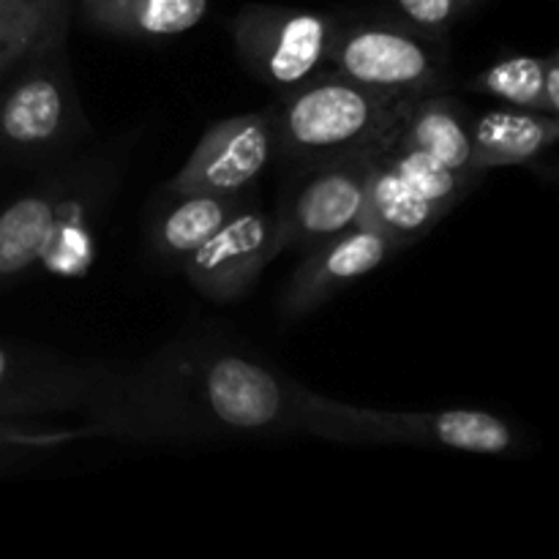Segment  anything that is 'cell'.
I'll list each match as a JSON object with an SVG mask.
<instances>
[{"label":"cell","mask_w":559,"mask_h":559,"mask_svg":"<svg viewBox=\"0 0 559 559\" xmlns=\"http://www.w3.org/2000/svg\"><path fill=\"white\" fill-rule=\"evenodd\" d=\"M115 437L140 442L317 437L377 445L364 407L320 396L233 347L183 342L123 369Z\"/></svg>","instance_id":"obj_1"},{"label":"cell","mask_w":559,"mask_h":559,"mask_svg":"<svg viewBox=\"0 0 559 559\" xmlns=\"http://www.w3.org/2000/svg\"><path fill=\"white\" fill-rule=\"evenodd\" d=\"M126 173V142L66 158L0 207V289L33 271L82 278L98 254V229Z\"/></svg>","instance_id":"obj_2"},{"label":"cell","mask_w":559,"mask_h":559,"mask_svg":"<svg viewBox=\"0 0 559 559\" xmlns=\"http://www.w3.org/2000/svg\"><path fill=\"white\" fill-rule=\"evenodd\" d=\"M415 98L322 69L267 107L276 153L293 167L377 156L402 134Z\"/></svg>","instance_id":"obj_3"},{"label":"cell","mask_w":559,"mask_h":559,"mask_svg":"<svg viewBox=\"0 0 559 559\" xmlns=\"http://www.w3.org/2000/svg\"><path fill=\"white\" fill-rule=\"evenodd\" d=\"M91 140L66 44L44 49L0 82V162L38 167L66 162Z\"/></svg>","instance_id":"obj_4"},{"label":"cell","mask_w":559,"mask_h":559,"mask_svg":"<svg viewBox=\"0 0 559 559\" xmlns=\"http://www.w3.org/2000/svg\"><path fill=\"white\" fill-rule=\"evenodd\" d=\"M442 38L407 20H336L325 69L382 93H442L451 82Z\"/></svg>","instance_id":"obj_5"},{"label":"cell","mask_w":559,"mask_h":559,"mask_svg":"<svg viewBox=\"0 0 559 559\" xmlns=\"http://www.w3.org/2000/svg\"><path fill=\"white\" fill-rule=\"evenodd\" d=\"M333 25L320 11L254 3L235 14L229 33L243 69L287 93L325 69Z\"/></svg>","instance_id":"obj_6"},{"label":"cell","mask_w":559,"mask_h":559,"mask_svg":"<svg viewBox=\"0 0 559 559\" xmlns=\"http://www.w3.org/2000/svg\"><path fill=\"white\" fill-rule=\"evenodd\" d=\"M371 162L374 156L293 167L295 178L284 189L273 218V254L309 251L364 222Z\"/></svg>","instance_id":"obj_7"},{"label":"cell","mask_w":559,"mask_h":559,"mask_svg":"<svg viewBox=\"0 0 559 559\" xmlns=\"http://www.w3.org/2000/svg\"><path fill=\"white\" fill-rule=\"evenodd\" d=\"M276 156L271 112H246L207 126L164 194H243Z\"/></svg>","instance_id":"obj_8"},{"label":"cell","mask_w":559,"mask_h":559,"mask_svg":"<svg viewBox=\"0 0 559 559\" xmlns=\"http://www.w3.org/2000/svg\"><path fill=\"white\" fill-rule=\"evenodd\" d=\"M273 260V218L260 207L243 205L178 267L202 298L238 304Z\"/></svg>","instance_id":"obj_9"},{"label":"cell","mask_w":559,"mask_h":559,"mask_svg":"<svg viewBox=\"0 0 559 559\" xmlns=\"http://www.w3.org/2000/svg\"><path fill=\"white\" fill-rule=\"evenodd\" d=\"M399 251L402 249L388 235L366 222L311 246L284 287L282 304H278L282 320H304L322 304H328L338 289L369 276Z\"/></svg>","instance_id":"obj_10"},{"label":"cell","mask_w":559,"mask_h":559,"mask_svg":"<svg viewBox=\"0 0 559 559\" xmlns=\"http://www.w3.org/2000/svg\"><path fill=\"white\" fill-rule=\"evenodd\" d=\"M364 409L377 435V445L448 448L484 456H513L522 448L516 426L484 409Z\"/></svg>","instance_id":"obj_11"},{"label":"cell","mask_w":559,"mask_h":559,"mask_svg":"<svg viewBox=\"0 0 559 559\" xmlns=\"http://www.w3.org/2000/svg\"><path fill=\"white\" fill-rule=\"evenodd\" d=\"M559 118L535 109L500 107L473 118V151L478 173L533 164L557 145Z\"/></svg>","instance_id":"obj_12"},{"label":"cell","mask_w":559,"mask_h":559,"mask_svg":"<svg viewBox=\"0 0 559 559\" xmlns=\"http://www.w3.org/2000/svg\"><path fill=\"white\" fill-rule=\"evenodd\" d=\"M164 197L169 200V205H164L153 216L151 229H147V243L158 260L175 267L246 205L243 194L189 191V194Z\"/></svg>","instance_id":"obj_13"},{"label":"cell","mask_w":559,"mask_h":559,"mask_svg":"<svg viewBox=\"0 0 559 559\" xmlns=\"http://www.w3.org/2000/svg\"><path fill=\"white\" fill-rule=\"evenodd\" d=\"M399 140L429 153L453 173L478 183L480 173L475 167L473 151V115L467 104L459 98L445 96V93L415 98Z\"/></svg>","instance_id":"obj_14"},{"label":"cell","mask_w":559,"mask_h":559,"mask_svg":"<svg viewBox=\"0 0 559 559\" xmlns=\"http://www.w3.org/2000/svg\"><path fill=\"white\" fill-rule=\"evenodd\" d=\"M442 216L445 213L440 207L424 200L393 169V164L382 153H377L369 169V183H366V224L380 229L382 235H388L404 251L415 240L424 238L429 229H435V224Z\"/></svg>","instance_id":"obj_15"},{"label":"cell","mask_w":559,"mask_h":559,"mask_svg":"<svg viewBox=\"0 0 559 559\" xmlns=\"http://www.w3.org/2000/svg\"><path fill=\"white\" fill-rule=\"evenodd\" d=\"M211 0H80L96 31L120 38H173L200 25Z\"/></svg>","instance_id":"obj_16"},{"label":"cell","mask_w":559,"mask_h":559,"mask_svg":"<svg viewBox=\"0 0 559 559\" xmlns=\"http://www.w3.org/2000/svg\"><path fill=\"white\" fill-rule=\"evenodd\" d=\"M74 0H0V82L41 55L66 44Z\"/></svg>","instance_id":"obj_17"},{"label":"cell","mask_w":559,"mask_h":559,"mask_svg":"<svg viewBox=\"0 0 559 559\" xmlns=\"http://www.w3.org/2000/svg\"><path fill=\"white\" fill-rule=\"evenodd\" d=\"M469 87L497 98L506 107L535 109L559 115V60L557 52L546 58L508 55L469 80Z\"/></svg>","instance_id":"obj_18"},{"label":"cell","mask_w":559,"mask_h":559,"mask_svg":"<svg viewBox=\"0 0 559 559\" xmlns=\"http://www.w3.org/2000/svg\"><path fill=\"white\" fill-rule=\"evenodd\" d=\"M382 156L393 164V169H396L424 200H429L431 205L440 207L445 216L469 194V191H473L475 186V180L453 173L451 167L437 162L435 156L407 145V142H402L399 136L382 151Z\"/></svg>","instance_id":"obj_19"},{"label":"cell","mask_w":559,"mask_h":559,"mask_svg":"<svg viewBox=\"0 0 559 559\" xmlns=\"http://www.w3.org/2000/svg\"><path fill=\"white\" fill-rule=\"evenodd\" d=\"M96 435L91 424L47 426L44 420H9L0 418V464H11L20 456L38 451H52L63 442Z\"/></svg>","instance_id":"obj_20"},{"label":"cell","mask_w":559,"mask_h":559,"mask_svg":"<svg viewBox=\"0 0 559 559\" xmlns=\"http://www.w3.org/2000/svg\"><path fill=\"white\" fill-rule=\"evenodd\" d=\"M484 0H396L402 20L431 36H445L462 16H467Z\"/></svg>","instance_id":"obj_21"},{"label":"cell","mask_w":559,"mask_h":559,"mask_svg":"<svg viewBox=\"0 0 559 559\" xmlns=\"http://www.w3.org/2000/svg\"><path fill=\"white\" fill-rule=\"evenodd\" d=\"M3 167H5V164H3V162H0V173H3Z\"/></svg>","instance_id":"obj_22"}]
</instances>
